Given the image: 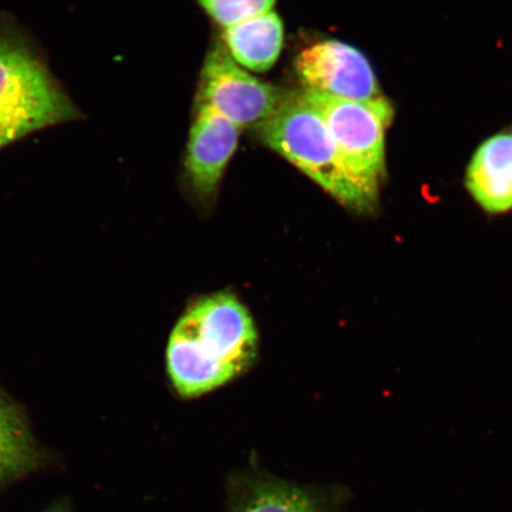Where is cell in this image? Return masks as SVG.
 Returning <instances> with one entry per match:
<instances>
[{
  "label": "cell",
  "instance_id": "ba28073f",
  "mask_svg": "<svg viewBox=\"0 0 512 512\" xmlns=\"http://www.w3.org/2000/svg\"><path fill=\"white\" fill-rule=\"evenodd\" d=\"M241 131L213 108L197 106L185 168L192 189L202 200H208L219 188L224 170L239 145Z\"/></svg>",
  "mask_w": 512,
  "mask_h": 512
},
{
  "label": "cell",
  "instance_id": "8992f818",
  "mask_svg": "<svg viewBox=\"0 0 512 512\" xmlns=\"http://www.w3.org/2000/svg\"><path fill=\"white\" fill-rule=\"evenodd\" d=\"M296 72L303 89L331 98L369 101L383 96L367 57L341 41H320L304 49Z\"/></svg>",
  "mask_w": 512,
  "mask_h": 512
},
{
  "label": "cell",
  "instance_id": "30bf717a",
  "mask_svg": "<svg viewBox=\"0 0 512 512\" xmlns=\"http://www.w3.org/2000/svg\"><path fill=\"white\" fill-rule=\"evenodd\" d=\"M48 463L49 454L38 444L24 409L0 390V489Z\"/></svg>",
  "mask_w": 512,
  "mask_h": 512
},
{
  "label": "cell",
  "instance_id": "52a82bcc",
  "mask_svg": "<svg viewBox=\"0 0 512 512\" xmlns=\"http://www.w3.org/2000/svg\"><path fill=\"white\" fill-rule=\"evenodd\" d=\"M228 512H338L332 489L287 482L259 469L236 473L228 485Z\"/></svg>",
  "mask_w": 512,
  "mask_h": 512
},
{
  "label": "cell",
  "instance_id": "9c48e42d",
  "mask_svg": "<svg viewBox=\"0 0 512 512\" xmlns=\"http://www.w3.org/2000/svg\"><path fill=\"white\" fill-rule=\"evenodd\" d=\"M465 185L486 213L512 210V133L496 134L478 147L467 166Z\"/></svg>",
  "mask_w": 512,
  "mask_h": 512
},
{
  "label": "cell",
  "instance_id": "7c38bea8",
  "mask_svg": "<svg viewBox=\"0 0 512 512\" xmlns=\"http://www.w3.org/2000/svg\"><path fill=\"white\" fill-rule=\"evenodd\" d=\"M223 29L268 14L277 0H196Z\"/></svg>",
  "mask_w": 512,
  "mask_h": 512
},
{
  "label": "cell",
  "instance_id": "5b68a950",
  "mask_svg": "<svg viewBox=\"0 0 512 512\" xmlns=\"http://www.w3.org/2000/svg\"><path fill=\"white\" fill-rule=\"evenodd\" d=\"M293 93L254 78L233 60L222 42H217L204 60L197 106L213 108L241 130H255L271 119Z\"/></svg>",
  "mask_w": 512,
  "mask_h": 512
},
{
  "label": "cell",
  "instance_id": "3957f363",
  "mask_svg": "<svg viewBox=\"0 0 512 512\" xmlns=\"http://www.w3.org/2000/svg\"><path fill=\"white\" fill-rule=\"evenodd\" d=\"M258 138L284 157L345 208L358 214L377 207L352 177L329 127L300 91L255 128Z\"/></svg>",
  "mask_w": 512,
  "mask_h": 512
},
{
  "label": "cell",
  "instance_id": "6da1fadb",
  "mask_svg": "<svg viewBox=\"0 0 512 512\" xmlns=\"http://www.w3.org/2000/svg\"><path fill=\"white\" fill-rule=\"evenodd\" d=\"M258 332L232 293L198 300L178 320L166 348V369L176 392L194 399L224 386L252 366Z\"/></svg>",
  "mask_w": 512,
  "mask_h": 512
},
{
  "label": "cell",
  "instance_id": "4fadbf2b",
  "mask_svg": "<svg viewBox=\"0 0 512 512\" xmlns=\"http://www.w3.org/2000/svg\"><path fill=\"white\" fill-rule=\"evenodd\" d=\"M42 512H74V510L72 504L67 499H61V501L51 504L49 508Z\"/></svg>",
  "mask_w": 512,
  "mask_h": 512
},
{
  "label": "cell",
  "instance_id": "7a4b0ae2",
  "mask_svg": "<svg viewBox=\"0 0 512 512\" xmlns=\"http://www.w3.org/2000/svg\"><path fill=\"white\" fill-rule=\"evenodd\" d=\"M83 118L17 19L0 16V150L50 126Z\"/></svg>",
  "mask_w": 512,
  "mask_h": 512
},
{
  "label": "cell",
  "instance_id": "277c9868",
  "mask_svg": "<svg viewBox=\"0 0 512 512\" xmlns=\"http://www.w3.org/2000/svg\"><path fill=\"white\" fill-rule=\"evenodd\" d=\"M300 93L329 127L352 177L371 200L379 203L386 175V132L394 118L393 106L384 96L350 101L306 89Z\"/></svg>",
  "mask_w": 512,
  "mask_h": 512
},
{
  "label": "cell",
  "instance_id": "8fae6325",
  "mask_svg": "<svg viewBox=\"0 0 512 512\" xmlns=\"http://www.w3.org/2000/svg\"><path fill=\"white\" fill-rule=\"evenodd\" d=\"M222 43L242 68L265 73L278 61L284 44V25L271 11L223 29Z\"/></svg>",
  "mask_w": 512,
  "mask_h": 512
}]
</instances>
